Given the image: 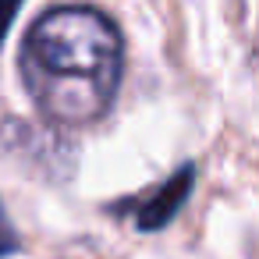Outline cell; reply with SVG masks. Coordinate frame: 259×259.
<instances>
[{
    "label": "cell",
    "instance_id": "6da1fadb",
    "mask_svg": "<svg viewBox=\"0 0 259 259\" xmlns=\"http://www.w3.org/2000/svg\"><path fill=\"white\" fill-rule=\"evenodd\" d=\"M124 47L96 8H54L25 36L22 78L36 107L61 124L96 121L117 96Z\"/></svg>",
    "mask_w": 259,
    "mask_h": 259
},
{
    "label": "cell",
    "instance_id": "277c9868",
    "mask_svg": "<svg viewBox=\"0 0 259 259\" xmlns=\"http://www.w3.org/2000/svg\"><path fill=\"white\" fill-rule=\"evenodd\" d=\"M18 8H22V0H0V43H4V36H8V29H11Z\"/></svg>",
    "mask_w": 259,
    "mask_h": 259
},
{
    "label": "cell",
    "instance_id": "3957f363",
    "mask_svg": "<svg viewBox=\"0 0 259 259\" xmlns=\"http://www.w3.org/2000/svg\"><path fill=\"white\" fill-rule=\"evenodd\" d=\"M15 248H18V234H15V227H11L4 206H0V255H8V252H15Z\"/></svg>",
    "mask_w": 259,
    "mask_h": 259
},
{
    "label": "cell",
    "instance_id": "7a4b0ae2",
    "mask_svg": "<svg viewBox=\"0 0 259 259\" xmlns=\"http://www.w3.org/2000/svg\"><path fill=\"white\" fill-rule=\"evenodd\" d=\"M192 181H195L192 167H181L170 181H163L156 192H149L142 202H135V224H139L142 231H160V227H167V224L174 220V213L181 209V202L188 199Z\"/></svg>",
    "mask_w": 259,
    "mask_h": 259
}]
</instances>
